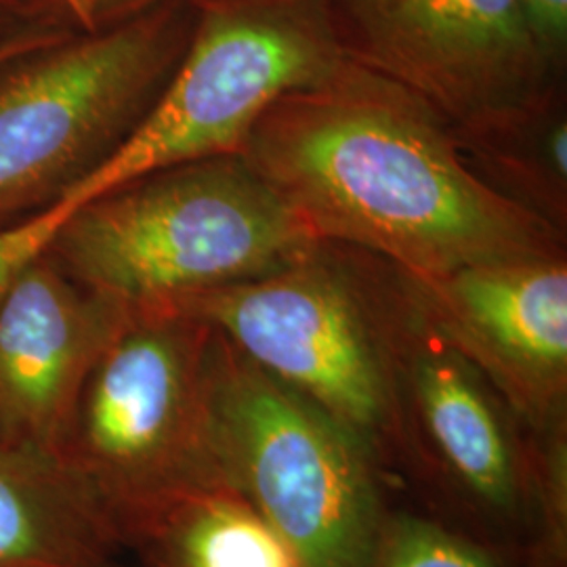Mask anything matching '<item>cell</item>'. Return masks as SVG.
<instances>
[{
	"label": "cell",
	"instance_id": "11",
	"mask_svg": "<svg viewBox=\"0 0 567 567\" xmlns=\"http://www.w3.org/2000/svg\"><path fill=\"white\" fill-rule=\"evenodd\" d=\"M122 540L53 454L0 442V567H93Z\"/></svg>",
	"mask_w": 567,
	"mask_h": 567
},
{
	"label": "cell",
	"instance_id": "1",
	"mask_svg": "<svg viewBox=\"0 0 567 567\" xmlns=\"http://www.w3.org/2000/svg\"><path fill=\"white\" fill-rule=\"evenodd\" d=\"M243 156L318 243L405 278L564 255L559 227L486 182L433 107L355 61L274 103Z\"/></svg>",
	"mask_w": 567,
	"mask_h": 567
},
{
	"label": "cell",
	"instance_id": "13",
	"mask_svg": "<svg viewBox=\"0 0 567 567\" xmlns=\"http://www.w3.org/2000/svg\"><path fill=\"white\" fill-rule=\"evenodd\" d=\"M142 547L161 567H305L234 489L198 494L166 515Z\"/></svg>",
	"mask_w": 567,
	"mask_h": 567
},
{
	"label": "cell",
	"instance_id": "17",
	"mask_svg": "<svg viewBox=\"0 0 567 567\" xmlns=\"http://www.w3.org/2000/svg\"><path fill=\"white\" fill-rule=\"evenodd\" d=\"M547 60L559 70L567 44V0H519Z\"/></svg>",
	"mask_w": 567,
	"mask_h": 567
},
{
	"label": "cell",
	"instance_id": "9",
	"mask_svg": "<svg viewBox=\"0 0 567 567\" xmlns=\"http://www.w3.org/2000/svg\"><path fill=\"white\" fill-rule=\"evenodd\" d=\"M128 318L47 252L30 265L0 301V442L60 458L82 389Z\"/></svg>",
	"mask_w": 567,
	"mask_h": 567
},
{
	"label": "cell",
	"instance_id": "5",
	"mask_svg": "<svg viewBox=\"0 0 567 567\" xmlns=\"http://www.w3.org/2000/svg\"><path fill=\"white\" fill-rule=\"evenodd\" d=\"M192 2V37L158 102L102 168L49 208L58 221L145 173L243 156L274 103L324 81L347 60L326 0Z\"/></svg>",
	"mask_w": 567,
	"mask_h": 567
},
{
	"label": "cell",
	"instance_id": "4",
	"mask_svg": "<svg viewBox=\"0 0 567 567\" xmlns=\"http://www.w3.org/2000/svg\"><path fill=\"white\" fill-rule=\"evenodd\" d=\"M192 0L0 63V229L49 210L145 121L192 37Z\"/></svg>",
	"mask_w": 567,
	"mask_h": 567
},
{
	"label": "cell",
	"instance_id": "19",
	"mask_svg": "<svg viewBox=\"0 0 567 567\" xmlns=\"http://www.w3.org/2000/svg\"><path fill=\"white\" fill-rule=\"evenodd\" d=\"M70 32H76L63 23H47L41 28H34L25 34H20L16 39H9V41L0 42V63L4 61L13 60L18 55H23L32 49H39L42 44H49V42L60 41L63 37H68Z\"/></svg>",
	"mask_w": 567,
	"mask_h": 567
},
{
	"label": "cell",
	"instance_id": "20",
	"mask_svg": "<svg viewBox=\"0 0 567 567\" xmlns=\"http://www.w3.org/2000/svg\"><path fill=\"white\" fill-rule=\"evenodd\" d=\"M93 567H118V566H114V564H112V561H105V564H100V566H93Z\"/></svg>",
	"mask_w": 567,
	"mask_h": 567
},
{
	"label": "cell",
	"instance_id": "16",
	"mask_svg": "<svg viewBox=\"0 0 567 567\" xmlns=\"http://www.w3.org/2000/svg\"><path fill=\"white\" fill-rule=\"evenodd\" d=\"M55 16L76 32H100L171 0H49Z\"/></svg>",
	"mask_w": 567,
	"mask_h": 567
},
{
	"label": "cell",
	"instance_id": "18",
	"mask_svg": "<svg viewBox=\"0 0 567 567\" xmlns=\"http://www.w3.org/2000/svg\"><path fill=\"white\" fill-rule=\"evenodd\" d=\"M47 23H63L49 0H0V42Z\"/></svg>",
	"mask_w": 567,
	"mask_h": 567
},
{
	"label": "cell",
	"instance_id": "7",
	"mask_svg": "<svg viewBox=\"0 0 567 567\" xmlns=\"http://www.w3.org/2000/svg\"><path fill=\"white\" fill-rule=\"evenodd\" d=\"M347 60L408 89L463 145L547 112L557 68L519 0H326Z\"/></svg>",
	"mask_w": 567,
	"mask_h": 567
},
{
	"label": "cell",
	"instance_id": "8",
	"mask_svg": "<svg viewBox=\"0 0 567 567\" xmlns=\"http://www.w3.org/2000/svg\"><path fill=\"white\" fill-rule=\"evenodd\" d=\"M349 431L386 412V379L364 311L324 244L297 264L175 305Z\"/></svg>",
	"mask_w": 567,
	"mask_h": 567
},
{
	"label": "cell",
	"instance_id": "6",
	"mask_svg": "<svg viewBox=\"0 0 567 567\" xmlns=\"http://www.w3.org/2000/svg\"><path fill=\"white\" fill-rule=\"evenodd\" d=\"M210 442L234 489L305 567H368L377 503L353 431L269 377L215 330Z\"/></svg>",
	"mask_w": 567,
	"mask_h": 567
},
{
	"label": "cell",
	"instance_id": "10",
	"mask_svg": "<svg viewBox=\"0 0 567 567\" xmlns=\"http://www.w3.org/2000/svg\"><path fill=\"white\" fill-rule=\"evenodd\" d=\"M408 282L433 330L468 364L486 370L513 402L545 412L564 400L566 255L468 265Z\"/></svg>",
	"mask_w": 567,
	"mask_h": 567
},
{
	"label": "cell",
	"instance_id": "12",
	"mask_svg": "<svg viewBox=\"0 0 567 567\" xmlns=\"http://www.w3.org/2000/svg\"><path fill=\"white\" fill-rule=\"evenodd\" d=\"M412 389L429 435L458 480L487 503L508 505L517 489L513 450L475 365L433 330L414 358Z\"/></svg>",
	"mask_w": 567,
	"mask_h": 567
},
{
	"label": "cell",
	"instance_id": "15",
	"mask_svg": "<svg viewBox=\"0 0 567 567\" xmlns=\"http://www.w3.org/2000/svg\"><path fill=\"white\" fill-rule=\"evenodd\" d=\"M60 225L51 210H42L0 229V301L21 274L47 252Z\"/></svg>",
	"mask_w": 567,
	"mask_h": 567
},
{
	"label": "cell",
	"instance_id": "2",
	"mask_svg": "<svg viewBox=\"0 0 567 567\" xmlns=\"http://www.w3.org/2000/svg\"><path fill=\"white\" fill-rule=\"evenodd\" d=\"M320 246L244 156H217L145 173L82 203L61 219L47 255L131 311H166Z\"/></svg>",
	"mask_w": 567,
	"mask_h": 567
},
{
	"label": "cell",
	"instance_id": "3",
	"mask_svg": "<svg viewBox=\"0 0 567 567\" xmlns=\"http://www.w3.org/2000/svg\"><path fill=\"white\" fill-rule=\"evenodd\" d=\"M213 337L182 311H131L82 389L60 458L122 543L142 545L189 498L227 489L210 442Z\"/></svg>",
	"mask_w": 567,
	"mask_h": 567
},
{
	"label": "cell",
	"instance_id": "14",
	"mask_svg": "<svg viewBox=\"0 0 567 567\" xmlns=\"http://www.w3.org/2000/svg\"><path fill=\"white\" fill-rule=\"evenodd\" d=\"M383 567H494L465 540L423 522H404L386 538Z\"/></svg>",
	"mask_w": 567,
	"mask_h": 567
}]
</instances>
